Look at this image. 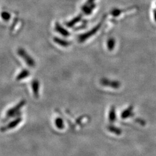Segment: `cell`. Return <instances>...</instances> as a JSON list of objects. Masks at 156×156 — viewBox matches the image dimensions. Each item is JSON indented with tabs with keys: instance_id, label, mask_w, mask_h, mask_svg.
Masks as SVG:
<instances>
[{
	"instance_id": "cell-1",
	"label": "cell",
	"mask_w": 156,
	"mask_h": 156,
	"mask_svg": "<svg viewBox=\"0 0 156 156\" xmlns=\"http://www.w3.org/2000/svg\"><path fill=\"white\" fill-rule=\"evenodd\" d=\"M26 104V101L22 100L20 101L15 106L9 109L6 114V120H8L12 117H14L17 116L20 113V111L22 109L23 106Z\"/></svg>"
},
{
	"instance_id": "cell-2",
	"label": "cell",
	"mask_w": 156,
	"mask_h": 156,
	"mask_svg": "<svg viewBox=\"0 0 156 156\" xmlns=\"http://www.w3.org/2000/svg\"><path fill=\"white\" fill-rule=\"evenodd\" d=\"M17 54L20 57L22 58L23 60L29 67L33 68L35 66V62L34 60L26 51V50H24L23 48H19L17 50Z\"/></svg>"
},
{
	"instance_id": "cell-3",
	"label": "cell",
	"mask_w": 156,
	"mask_h": 156,
	"mask_svg": "<svg viewBox=\"0 0 156 156\" xmlns=\"http://www.w3.org/2000/svg\"><path fill=\"white\" fill-rule=\"evenodd\" d=\"M101 25H102L101 23H100L97 26H95L93 29H91L90 31H89L88 32L83 34L80 35L78 38L79 41L80 42H83L87 39H89L90 37H91L92 36H93L98 31V30H100V28L101 27Z\"/></svg>"
},
{
	"instance_id": "cell-4",
	"label": "cell",
	"mask_w": 156,
	"mask_h": 156,
	"mask_svg": "<svg viewBox=\"0 0 156 156\" xmlns=\"http://www.w3.org/2000/svg\"><path fill=\"white\" fill-rule=\"evenodd\" d=\"M22 121V119L21 117H17L15 120H12V122H9L5 126L2 127L0 129V130L1 132H5L6 131H8L9 129H13V128L16 127L17 126L21 123Z\"/></svg>"
},
{
	"instance_id": "cell-5",
	"label": "cell",
	"mask_w": 156,
	"mask_h": 156,
	"mask_svg": "<svg viewBox=\"0 0 156 156\" xmlns=\"http://www.w3.org/2000/svg\"><path fill=\"white\" fill-rule=\"evenodd\" d=\"M101 83L104 86L109 87L113 89H119L121 86V84L119 81L110 80L106 78L102 79L101 80Z\"/></svg>"
},
{
	"instance_id": "cell-6",
	"label": "cell",
	"mask_w": 156,
	"mask_h": 156,
	"mask_svg": "<svg viewBox=\"0 0 156 156\" xmlns=\"http://www.w3.org/2000/svg\"><path fill=\"white\" fill-rule=\"evenodd\" d=\"M31 84H32L31 87H32L34 95L36 98H38L39 97V88H40L39 82L37 79H34Z\"/></svg>"
},
{
	"instance_id": "cell-7",
	"label": "cell",
	"mask_w": 156,
	"mask_h": 156,
	"mask_svg": "<svg viewBox=\"0 0 156 156\" xmlns=\"http://www.w3.org/2000/svg\"><path fill=\"white\" fill-rule=\"evenodd\" d=\"M55 30L57 33H58L64 37H68L70 35V34L68 31V30L65 29L63 27H62L59 23L56 24Z\"/></svg>"
},
{
	"instance_id": "cell-8",
	"label": "cell",
	"mask_w": 156,
	"mask_h": 156,
	"mask_svg": "<svg viewBox=\"0 0 156 156\" xmlns=\"http://www.w3.org/2000/svg\"><path fill=\"white\" fill-rule=\"evenodd\" d=\"M30 73L29 72V71L27 69H23L22 71L17 75L16 79L17 81L22 80L25 78H27L28 76L30 75Z\"/></svg>"
},
{
	"instance_id": "cell-9",
	"label": "cell",
	"mask_w": 156,
	"mask_h": 156,
	"mask_svg": "<svg viewBox=\"0 0 156 156\" xmlns=\"http://www.w3.org/2000/svg\"><path fill=\"white\" fill-rule=\"evenodd\" d=\"M53 41L57 44H58V45H60L61 46H63V47H67L71 44L69 42L67 41L66 40L61 39V38H57V37H55L54 39H53Z\"/></svg>"
},
{
	"instance_id": "cell-10",
	"label": "cell",
	"mask_w": 156,
	"mask_h": 156,
	"mask_svg": "<svg viewBox=\"0 0 156 156\" xmlns=\"http://www.w3.org/2000/svg\"><path fill=\"white\" fill-rule=\"evenodd\" d=\"M106 45H107V48H108V50H109L110 51L113 50L115 47V45H116L115 39H114L113 38H109L107 41Z\"/></svg>"
},
{
	"instance_id": "cell-11",
	"label": "cell",
	"mask_w": 156,
	"mask_h": 156,
	"mask_svg": "<svg viewBox=\"0 0 156 156\" xmlns=\"http://www.w3.org/2000/svg\"><path fill=\"white\" fill-rule=\"evenodd\" d=\"M2 19L5 21H8L11 18V15L8 12H2L1 14Z\"/></svg>"
},
{
	"instance_id": "cell-12",
	"label": "cell",
	"mask_w": 156,
	"mask_h": 156,
	"mask_svg": "<svg viewBox=\"0 0 156 156\" xmlns=\"http://www.w3.org/2000/svg\"><path fill=\"white\" fill-rule=\"evenodd\" d=\"M80 19V17H76V18L74 19L73 20H71V21H70V22L67 23L66 25H67V26H68V27H73V26H75V24H76V23H77L79 22Z\"/></svg>"
}]
</instances>
